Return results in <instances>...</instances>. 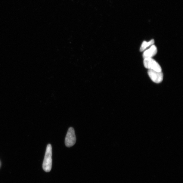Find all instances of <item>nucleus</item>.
I'll return each mask as SVG.
<instances>
[{"mask_svg": "<svg viewBox=\"0 0 183 183\" xmlns=\"http://www.w3.org/2000/svg\"><path fill=\"white\" fill-rule=\"evenodd\" d=\"M52 147L50 144L48 145L45 157L42 165L44 171L49 172L51 169L52 166Z\"/></svg>", "mask_w": 183, "mask_h": 183, "instance_id": "nucleus-1", "label": "nucleus"}, {"mask_svg": "<svg viewBox=\"0 0 183 183\" xmlns=\"http://www.w3.org/2000/svg\"><path fill=\"white\" fill-rule=\"evenodd\" d=\"M144 64L145 68L149 70H153L158 72L162 71V69L160 64L152 58H144Z\"/></svg>", "mask_w": 183, "mask_h": 183, "instance_id": "nucleus-2", "label": "nucleus"}, {"mask_svg": "<svg viewBox=\"0 0 183 183\" xmlns=\"http://www.w3.org/2000/svg\"><path fill=\"white\" fill-rule=\"evenodd\" d=\"M76 142V137L74 129L72 127L70 128L67 132L65 138L66 146L68 147H71L74 146Z\"/></svg>", "mask_w": 183, "mask_h": 183, "instance_id": "nucleus-3", "label": "nucleus"}, {"mask_svg": "<svg viewBox=\"0 0 183 183\" xmlns=\"http://www.w3.org/2000/svg\"><path fill=\"white\" fill-rule=\"evenodd\" d=\"M148 74L152 81L156 83H160L163 81V75L162 72H158L149 70Z\"/></svg>", "mask_w": 183, "mask_h": 183, "instance_id": "nucleus-4", "label": "nucleus"}, {"mask_svg": "<svg viewBox=\"0 0 183 183\" xmlns=\"http://www.w3.org/2000/svg\"><path fill=\"white\" fill-rule=\"evenodd\" d=\"M157 48L154 45L150 46L149 49L145 50L143 53V57L146 58H152L157 54Z\"/></svg>", "mask_w": 183, "mask_h": 183, "instance_id": "nucleus-5", "label": "nucleus"}, {"mask_svg": "<svg viewBox=\"0 0 183 183\" xmlns=\"http://www.w3.org/2000/svg\"><path fill=\"white\" fill-rule=\"evenodd\" d=\"M154 39L150 40L149 42L144 41L142 42L140 48V51L141 52H143L146 50L147 48L150 46H151L152 45L154 44Z\"/></svg>", "mask_w": 183, "mask_h": 183, "instance_id": "nucleus-6", "label": "nucleus"}]
</instances>
